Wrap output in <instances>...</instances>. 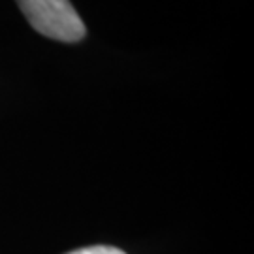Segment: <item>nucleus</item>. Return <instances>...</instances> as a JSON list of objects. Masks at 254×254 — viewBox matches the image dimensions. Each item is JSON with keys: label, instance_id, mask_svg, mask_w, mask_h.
<instances>
[{"label": "nucleus", "instance_id": "obj_1", "mask_svg": "<svg viewBox=\"0 0 254 254\" xmlns=\"http://www.w3.org/2000/svg\"><path fill=\"white\" fill-rule=\"evenodd\" d=\"M30 27L57 42H79L85 38V23L70 0H17Z\"/></svg>", "mask_w": 254, "mask_h": 254}, {"label": "nucleus", "instance_id": "obj_2", "mask_svg": "<svg viewBox=\"0 0 254 254\" xmlns=\"http://www.w3.org/2000/svg\"><path fill=\"white\" fill-rule=\"evenodd\" d=\"M68 254H127L123 253L121 249L115 247H106V245H96V247H87V249H79V251H73Z\"/></svg>", "mask_w": 254, "mask_h": 254}]
</instances>
